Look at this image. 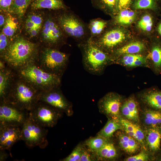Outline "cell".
<instances>
[{
    "label": "cell",
    "instance_id": "1",
    "mask_svg": "<svg viewBox=\"0 0 161 161\" xmlns=\"http://www.w3.org/2000/svg\"><path fill=\"white\" fill-rule=\"evenodd\" d=\"M38 53L36 44L19 37L9 43L1 56L10 66L19 69L34 63Z\"/></svg>",
    "mask_w": 161,
    "mask_h": 161
},
{
    "label": "cell",
    "instance_id": "2",
    "mask_svg": "<svg viewBox=\"0 0 161 161\" xmlns=\"http://www.w3.org/2000/svg\"><path fill=\"white\" fill-rule=\"evenodd\" d=\"M20 79L12 83L9 92L3 101L22 110L29 111L39 101L41 92L28 82Z\"/></svg>",
    "mask_w": 161,
    "mask_h": 161
},
{
    "label": "cell",
    "instance_id": "3",
    "mask_svg": "<svg viewBox=\"0 0 161 161\" xmlns=\"http://www.w3.org/2000/svg\"><path fill=\"white\" fill-rule=\"evenodd\" d=\"M19 76L41 92L58 88L61 77L47 72L33 63L19 69Z\"/></svg>",
    "mask_w": 161,
    "mask_h": 161
},
{
    "label": "cell",
    "instance_id": "4",
    "mask_svg": "<svg viewBox=\"0 0 161 161\" xmlns=\"http://www.w3.org/2000/svg\"><path fill=\"white\" fill-rule=\"evenodd\" d=\"M109 60L106 53L96 43L89 42L84 46L82 64L90 73L100 75Z\"/></svg>",
    "mask_w": 161,
    "mask_h": 161
},
{
    "label": "cell",
    "instance_id": "5",
    "mask_svg": "<svg viewBox=\"0 0 161 161\" xmlns=\"http://www.w3.org/2000/svg\"><path fill=\"white\" fill-rule=\"evenodd\" d=\"M68 60L66 54L54 49L47 48L41 53L39 66L47 72L61 77L67 66Z\"/></svg>",
    "mask_w": 161,
    "mask_h": 161
},
{
    "label": "cell",
    "instance_id": "6",
    "mask_svg": "<svg viewBox=\"0 0 161 161\" xmlns=\"http://www.w3.org/2000/svg\"><path fill=\"white\" fill-rule=\"evenodd\" d=\"M63 113L48 104L39 101L28 112V117L41 126L52 127L56 124Z\"/></svg>",
    "mask_w": 161,
    "mask_h": 161
},
{
    "label": "cell",
    "instance_id": "7",
    "mask_svg": "<svg viewBox=\"0 0 161 161\" xmlns=\"http://www.w3.org/2000/svg\"><path fill=\"white\" fill-rule=\"evenodd\" d=\"M21 140L29 147L45 148L48 144L46 128L37 124L29 117L21 126Z\"/></svg>",
    "mask_w": 161,
    "mask_h": 161
},
{
    "label": "cell",
    "instance_id": "8",
    "mask_svg": "<svg viewBox=\"0 0 161 161\" xmlns=\"http://www.w3.org/2000/svg\"><path fill=\"white\" fill-rule=\"evenodd\" d=\"M28 117V111L14 105L0 102V125L22 126Z\"/></svg>",
    "mask_w": 161,
    "mask_h": 161
},
{
    "label": "cell",
    "instance_id": "9",
    "mask_svg": "<svg viewBox=\"0 0 161 161\" xmlns=\"http://www.w3.org/2000/svg\"><path fill=\"white\" fill-rule=\"evenodd\" d=\"M58 88L41 92L39 101L48 104L67 116H71L73 114L72 105Z\"/></svg>",
    "mask_w": 161,
    "mask_h": 161
},
{
    "label": "cell",
    "instance_id": "10",
    "mask_svg": "<svg viewBox=\"0 0 161 161\" xmlns=\"http://www.w3.org/2000/svg\"><path fill=\"white\" fill-rule=\"evenodd\" d=\"M122 104L121 97L119 95L110 92L99 100L97 106L100 112L108 118L118 119L121 117Z\"/></svg>",
    "mask_w": 161,
    "mask_h": 161
},
{
    "label": "cell",
    "instance_id": "11",
    "mask_svg": "<svg viewBox=\"0 0 161 161\" xmlns=\"http://www.w3.org/2000/svg\"><path fill=\"white\" fill-rule=\"evenodd\" d=\"M21 126L0 125V150L10 151L16 143L21 140Z\"/></svg>",
    "mask_w": 161,
    "mask_h": 161
},
{
    "label": "cell",
    "instance_id": "12",
    "mask_svg": "<svg viewBox=\"0 0 161 161\" xmlns=\"http://www.w3.org/2000/svg\"><path fill=\"white\" fill-rule=\"evenodd\" d=\"M58 22L64 31L70 36L79 38L84 33V30L82 24L72 16L64 14L58 18Z\"/></svg>",
    "mask_w": 161,
    "mask_h": 161
},
{
    "label": "cell",
    "instance_id": "13",
    "mask_svg": "<svg viewBox=\"0 0 161 161\" xmlns=\"http://www.w3.org/2000/svg\"><path fill=\"white\" fill-rule=\"evenodd\" d=\"M42 35L43 41L49 45L57 44L62 36L58 26L50 18L45 21L43 27Z\"/></svg>",
    "mask_w": 161,
    "mask_h": 161
},
{
    "label": "cell",
    "instance_id": "14",
    "mask_svg": "<svg viewBox=\"0 0 161 161\" xmlns=\"http://www.w3.org/2000/svg\"><path fill=\"white\" fill-rule=\"evenodd\" d=\"M119 119L124 131L135 139L141 146L146 149L145 132L136 123L121 117Z\"/></svg>",
    "mask_w": 161,
    "mask_h": 161
},
{
    "label": "cell",
    "instance_id": "15",
    "mask_svg": "<svg viewBox=\"0 0 161 161\" xmlns=\"http://www.w3.org/2000/svg\"><path fill=\"white\" fill-rule=\"evenodd\" d=\"M123 131L119 130L115 133L119 146L129 154L135 153L139 150L140 145L134 138Z\"/></svg>",
    "mask_w": 161,
    "mask_h": 161
},
{
    "label": "cell",
    "instance_id": "16",
    "mask_svg": "<svg viewBox=\"0 0 161 161\" xmlns=\"http://www.w3.org/2000/svg\"><path fill=\"white\" fill-rule=\"evenodd\" d=\"M145 145L150 151L155 152L160 150L161 126L148 128L145 131Z\"/></svg>",
    "mask_w": 161,
    "mask_h": 161
},
{
    "label": "cell",
    "instance_id": "17",
    "mask_svg": "<svg viewBox=\"0 0 161 161\" xmlns=\"http://www.w3.org/2000/svg\"><path fill=\"white\" fill-rule=\"evenodd\" d=\"M125 38L124 33L119 29H114L107 32L98 44L100 47L111 49L122 42Z\"/></svg>",
    "mask_w": 161,
    "mask_h": 161
},
{
    "label": "cell",
    "instance_id": "18",
    "mask_svg": "<svg viewBox=\"0 0 161 161\" xmlns=\"http://www.w3.org/2000/svg\"><path fill=\"white\" fill-rule=\"evenodd\" d=\"M92 154L94 161L114 160L118 156L114 145L110 140L100 149Z\"/></svg>",
    "mask_w": 161,
    "mask_h": 161
},
{
    "label": "cell",
    "instance_id": "19",
    "mask_svg": "<svg viewBox=\"0 0 161 161\" xmlns=\"http://www.w3.org/2000/svg\"><path fill=\"white\" fill-rule=\"evenodd\" d=\"M120 114L124 117V118L133 122L137 123L139 121L137 104L133 98H129L122 104Z\"/></svg>",
    "mask_w": 161,
    "mask_h": 161
},
{
    "label": "cell",
    "instance_id": "20",
    "mask_svg": "<svg viewBox=\"0 0 161 161\" xmlns=\"http://www.w3.org/2000/svg\"><path fill=\"white\" fill-rule=\"evenodd\" d=\"M42 16L36 14L28 15L26 20L25 28L30 37L36 36L40 31L42 24Z\"/></svg>",
    "mask_w": 161,
    "mask_h": 161
},
{
    "label": "cell",
    "instance_id": "21",
    "mask_svg": "<svg viewBox=\"0 0 161 161\" xmlns=\"http://www.w3.org/2000/svg\"><path fill=\"white\" fill-rule=\"evenodd\" d=\"M142 120L147 128L161 126V111L145 109L143 113Z\"/></svg>",
    "mask_w": 161,
    "mask_h": 161
},
{
    "label": "cell",
    "instance_id": "22",
    "mask_svg": "<svg viewBox=\"0 0 161 161\" xmlns=\"http://www.w3.org/2000/svg\"><path fill=\"white\" fill-rule=\"evenodd\" d=\"M119 119L109 118L106 123L97 135L110 140L116 131L119 130H123V127Z\"/></svg>",
    "mask_w": 161,
    "mask_h": 161
},
{
    "label": "cell",
    "instance_id": "23",
    "mask_svg": "<svg viewBox=\"0 0 161 161\" xmlns=\"http://www.w3.org/2000/svg\"><path fill=\"white\" fill-rule=\"evenodd\" d=\"M12 75L10 71L5 68L0 69V102L6 99L11 86Z\"/></svg>",
    "mask_w": 161,
    "mask_h": 161
},
{
    "label": "cell",
    "instance_id": "24",
    "mask_svg": "<svg viewBox=\"0 0 161 161\" xmlns=\"http://www.w3.org/2000/svg\"><path fill=\"white\" fill-rule=\"evenodd\" d=\"M31 7L34 10L41 9L57 10L64 8L65 5L61 0H34Z\"/></svg>",
    "mask_w": 161,
    "mask_h": 161
},
{
    "label": "cell",
    "instance_id": "25",
    "mask_svg": "<svg viewBox=\"0 0 161 161\" xmlns=\"http://www.w3.org/2000/svg\"><path fill=\"white\" fill-rule=\"evenodd\" d=\"M143 101L149 106L156 110L161 111V92L150 91L142 96Z\"/></svg>",
    "mask_w": 161,
    "mask_h": 161
},
{
    "label": "cell",
    "instance_id": "26",
    "mask_svg": "<svg viewBox=\"0 0 161 161\" xmlns=\"http://www.w3.org/2000/svg\"><path fill=\"white\" fill-rule=\"evenodd\" d=\"M34 0H13L10 13L16 14L20 19L24 16L26 10Z\"/></svg>",
    "mask_w": 161,
    "mask_h": 161
},
{
    "label": "cell",
    "instance_id": "27",
    "mask_svg": "<svg viewBox=\"0 0 161 161\" xmlns=\"http://www.w3.org/2000/svg\"><path fill=\"white\" fill-rule=\"evenodd\" d=\"M152 61L154 69L157 72H161V44H155L148 56Z\"/></svg>",
    "mask_w": 161,
    "mask_h": 161
},
{
    "label": "cell",
    "instance_id": "28",
    "mask_svg": "<svg viewBox=\"0 0 161 161\" xmlns=\"http://www.w3.org/2000/svg\"><path fill=\"white\" fill-rule=\"evenodd\" d=\"M18 26V23L16 18L8 14L5 19L2 32L8 37H11L16 32Z\"/></svg>",
    "mask_w": 161,
    "mask_h": 161
},
{
    "label": "cell",
    "instance_id": "29",
    "mask_svg": "<svg viewBox=\"0 0 161 161\" xmlns=\"http://www.w3.org/2000/svg\"><path fill=\"white\" fill-rule=\"evenodd\" d=\"M109 140L97 135L87 139L83 144L90 152L93 153L100 149Z\"/></svg>",
    "mask_w": 161,
    "mask_h": 161
},
{
    "label": "cell",
    "instance_id": "30",
    "mask_svg": "<svg viewBox=\"0 0 161 161\" xmlns=\"http://www.w3.org/2000/svg\"><path fill=\"white\" fill-rule=\"evenodd\" d=\"M145 48L144 44L142 42L136 41L130 43L118 49L116 51L118 55L134 54L140 52Z\"/></svg>",
    "mask_w": 161,
    "mask_h": 161
},
{
    "label": "cell",
    "instance_id": "31",
    "mask_svg": "<svg viewBox=\"0 0 161 161\" xmlns=\"http://www.w3.org/2000/svg\"><path fill=\"white\" fill-rule=\"evenodd\" d=\"M135 16V13L132 10H122L117 17V21L122 24H130L133 21Z\"/></svg>",
    "mask_w": 161,
    "mask_h": 161
},
{
    "label": "cell",
    "instance_id": "32",
    "mask_svg": "<svg viewBox=\"0 0 161 161\" xmlns=\"http://www.w3.org/2000/svg\"><path fill=\"white\" fill-rule=\"evenodd\" d=\"M84 146L83 144L77 145L68 156L61 160L63 161H80Z\"/></svg>",
    "mask_w": 161,
    "mask_h": 161
},
{
    "label": "cell",
    "instance_id": "33",
    "mask_svg": "<svg viewBox=\"0 0 161 161\" xmlns=\"http://www.w3.org/2000/svg\"><path fill=\"white\" fill-rule=\"evenodd\" d=\"M138 25L140 28L143 30L151 31L153 25L152 17L149 15L144 16L138 22Z\"/></svg>",
    "mask_w": 161,
    "mask_h": 161
},
{
    "label": "cell",
    "instance_id": "34",
    "mask_svg": "<svg viewBox=\"0 0 161 161\" xmlns=\"http://www.w3.org/2000/svg\"><path fill=\"white\" fill-rule=\"evenodd\" d=\"M136 9H156V6L154 0H137L134 4Z\"/></svg>",
    "mask_w": 161,
    "mask_h": 161
},
{
    "label": "cell",
    "instance_id": "35",
    "mask_svg": "<svg viewBox=\"0 0 161 161\" xmlns=\"http://www.w3.org/2000/svg\"><path fill=\"white\" fill-rule=\"evenodd\" d=\"M144 60V59L143 57L141 55L127 54L123 57L121 61L126 66H132L133 63L135 61Z\"/></svg>",
    "mask_w": 161,
    "mask_h": 161
},
{
    "label": "cell",
    "instance_id": "36",
    "mask_svg": "<svg viewBox=\"0 0 161 161\" xmlns=\"http://www.w3.org/2000/svg\"><path fill=\"white\" fill-rule=\"evenodd\" d=\"M106 25V23L100 20H95L91 23L90 28L92 33L98 34L102 31Z\"/></svg>",
    "mask_w": 161,
    "mask_h": 161
},
{
    "label": "cell",
    "instance_id": "37",
    "mask_svg": "<svg viewBox=\"0 0 161 161\" xmlns=\"http://www.w3.org/2000/svg\"><path fill=\"white\" fill-rule=\"evenodd\" d=\"M149 157L148 154L145 151H142L134 156H131L125 159L126 161H147Z\"/></svg>",
    "mask_w": 161,
    "mask_h": 161
},
{
    "label": "cell",
    "instance_id": "38",
    "mask_svg": "<svg viewBox=\"0 0 161 161\" xmlns=\"http://www.w3.org/2000/svg\"><path fill=\"white\" fill-rule=\"evenodd\" d=\"M7 37L2 32L0 34V52L1 55L4 52L9 43Z\"/></svg>",
    "mask_w": 161,
    "mask_h": 161
},
{
    "label": "cell",
    "instance_id": "39",
    "mask_svg": "<svg viewBox=\"0 0 161 161\" xmlns=\"http://www.w3.org/2000/svg\"><path fill=\"white\" fill-rule=\"evenodd\" d=\"M94 161L92 153L90 152L84 145L80 161Z\"/></svg>",
    "mask_w": 161,
    "mask_h": 161
},
{
    "label": "cell",
    "instance_id": "40",
    "mask_svg": "<svg viewBox=\"0 0 161 161\" xmlns=\"http://www.w3.org/2000/svg\"><path fill=\"white\" fill-rule=\"evenodd\" d=\"M12 1L13 0H0L1 10L9 12Z\"/></svg>",
    "mask_w": 161,
    "mask_h": 161
},
{
    "label": "cell",
    "instance_id": "41",
    "mask_svg": "<svg viewBox=\"0 0 161 161\" xmlns=\"http://www.w3.org/2000/svg\"><path fill=\"white\" fill-rule=\"evenodd\" d=\"M131 1V0H118L119 9L121 10L126 9L129 7Z\"/></svg>",
    "mask_w": 161,
    "mask_h": 161
},
{
    "label": "cell",
    "instance_id": "42",
    "mask_svg": "<svg viewBox=\"0 0 161 161\" xmlns=\"http://www.w3.org/2000/svg\"><path fill=\"white\" fill-rule=\"evenodd\" d=\"M5 150H0V161H4L8 157L7 154L5 152Z\"/></svg>",
    "mask_w": 161,
    "mask_h": 161
},
{
    "label": "cell",
    "instance_id": "43",
    "mask_svg": "<svg viewBox=\"0 0 161 161\" xmlns=\"http://www.w3.org/2000/svg\"><path fill=\"white\" fill-rule=\"evenodd\" d=\"M107 5L110 7H113L116 4L115 0H102Z\"/></svg>",
    "mask_w": 161,
    "mask_h": 161
},
{
    "label": "cell",
    "instance_id": "44",
    "mask_svg": "<svg viewBox=\"0 0 161 161\" xmlns=\"http://www.w3.org/2000/svg\"><path fill=\"white\" fill-rule=\"evenodd\" d=\"M5 21V19L4 16L2 14H1L0 15V26L1 27L4 26Z\"/></svg>",
    "mask_w": 161,
    "mask_h": 161
},
{
    "label": "cell",
    "instance_id": "45",
    "mask_svg": "<svg viewBox=\"0 0 161 161\" xmlns=\"http://www.w3.org/2000/svg\"><path fill=\"white\" fill-rule=\"evenodd\" d=\"M157 31L161 37V21L158 24L157 28Z\"/></svg>",
    "mask_w": 161,
    "mask_h": 161
},
{
    "label": "cell",
    "instance_id": "46",
    "mask_svg": "<svg viewBox=\"0 0 161 161\" xmlns=\"http://www.w3.org/2000/svg\"><path fill=\"white\" fill-rule=\"evenodd\" d=\"M4 64L2 61H0V69H2L5 68Z\"/></svg>",
    "mask_w": 161,
    "mask_h": 161
},
{
    "label": "cell",
    "instance_id": "47",
    "mask_svg": "<svg viewBox=\"0 0 161 161\" xmlns=\"http://www.w3.org/2000/svg\"><path fill=\"white\" fill-rule=\"evenodd\" d=\"M115 1H116V4H117L118 3V0H115Z\"/></svg>",
    "mask_w": 161,
    "mask_h": 161
}]
</instances>
